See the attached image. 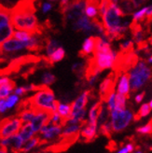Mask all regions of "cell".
Listing matches in <instances>:
<instances>
[{"label":"cell","instance_id":"cell-1","mask_svg":"<svg viewBox=\"0 0 152 153\" xmlns=\"http://www.w3.org/2000/svg\"><path fill=\"white\" fill-rule=\"evenodd\" d=\"M36 11L35 0H20L10 10V24L17 30L42 35L46 28L39 24Z\"/></svg>","mask_w":152,"mask_h":153},{"label":"cell","instance_id":"cell-2","mask_svg":"<svg viewBox=\"0 0 152 153\" xmlns=\"http://www.w3.org/2000/svg\"><path fill=\"white\" fill-rule=\"evenodd\" d=\"M28 106L35 110H44L50 113L57 111L59 101L55 99V95L48 85L41 84L40 89L27 99Z\"/></svg>","mask_w":152,"mask_h":153},{"label":"cell","instance_id":"cell-3","mask_svg":"<svg viewBox=\"0 0 152 153\" xmlns=\"http://www.w3.org/2000/svg\"><path fill=\"white\" fill-rule=\"evenodd\" d=\"M152 71L144 60H140L130 73V89L133 93L141 89L151 79Z\"/></svg>","mask_w":152,"mask_h":153},{"label":"cell","instance_id":"cell-4","mask_svg":"<svg viewBox=\"0 0 152 153\" xmlns=\"http://www.w3.org/2000/svg\"><path fill=\"white\" fill-rule=\"evenodd\" d=\"M139 62V56L137 53L134 51L126 52L121 51L117 53V56L114 61V64L112 65V69L118 76H122L124 73H127L129 70L137 65Z\"/></svg>","mask_w":152,"mask_h":153},{"label":"cell","instance_id":"cell-5","mask_svg":"<svg viewBox=\"0 0 152 153\" xmlns=\"http://www.w3.org/2000/svg\"><path fill=\"white\" fill-rule=\"evenodd\" d=\"M134 120V114L130 109L110 111V123L113 133H120L128 128Z\"/></svg>","mask_w":152,"mask_h":153},{"label":"cell","instance_id":"cell-6","mask_svg":"<svg viewBox=\"0 0 152 153\" xmlns=\"http://www.w3.org/2000/svg\"><path fill=\"white\" fill-rule=\"evenodd\" d=\"M39 62H43V56H36L33 54L20 56L16 59L10 61L9 65L6 68H4V69H1V71H2L3 76H9L13 73L19 72L22 68L25 65H31V64H36Z\"/></svg>","mask_w":152,"mask_h":153},{"label":"cell","instance_id":"cell-7","mask_svg":"<svg viewBox=\"0 0 152 153\" xmlns=\"http://www.w3.org/2000/svg\"><path fill=\"white\" fill-rule=\"evenodd\" d=\"M24 122L19 117L6 118L0 121V138L10 137L20 132Z\"/></svg>","mask_w":152,"mask_h":153},{"label":"cell","instance_id":"cell-8","mask_svg":"<svg viewBox=\"0 0 152 153\" xmlns=\"http://www.w3.org/2000/svg\"><path fill=\"white\" fill-rule=\"evenodd\" d=\"M85 14V0H71L66 10L63 14L64 24L67 22H76Z\"/></svg>","mask_w":152,"mask_h":153},{"label":"cell","instance_id":"cell-9","mask_svg":"<svg viewBox=\"0 0 152 153\" xmlns=\"http://www.w3.org/2000/svg\"><path fill=\"white\" fill-rule=\"evenodd\" d=\"M119 78L115 72L112 71L106 78L101 82L99 87V96L103 103H106L109 97L115 93L116 83Z\"/></svg>","mask_w":152,"mask_h":153},{"label":"cell","instance_id":"cell-10","mask_svg":"<svg viewBox=\"0 0 152 153\" xmlns=\"http://www.w3.org/2000/svg\"><path fill=\"white\" fill-rule=\"evenodd\" d=\"M62 131H63V126L62 125H56L52 123H48L44 125L40 132H39V137L40 140L45 141V142H50L57 139L58 137L62 135Z\"/></svg>","mask_w":152,"mask_h":153},{"label":"cell","instance_id":"cell-11","mask_svg":"<svg viewBox=\"0 0 152 153\" xmlns=\"http://www.w3.org/2000/svg\"><path fill=\"white\" fill-rule=\"evenodd\" d=\"M51 113L48 111H44V110H36V115L31 120V125L34 129L35 133L37 134H39L41 128L50 123V120Z\"/></svg>","mask_w":152,"mask_h":153},{"label":"cell","instance_id":"cell-12","mask_svg":"<svg viewBox=\"0 0 152 153\" xmlns=\"http://www.w3.org/2000/svg\"><path fill=\"white\" fill-rule=\"evenodd\" d=\"M73 28L75 31H77V32L83 31L85 33H90V32L99 33V30H98L96 25L93 24V21H90L89 18L85 16V14L73 22Z\"/></svg>","mask_w":152,"mask_h":153},{"label":"cell","instance_id":"cell-13","mask_svg":"<svg viewBox=\"0 0 152 153\" xmlns=\"http://www.w3.org/2000/svg\"><path fill=\"white\" fill-rule=\"evenodd\" d=\"M31 39V38H30ZM29 40H18V39H9L5 41L1 46H0V52L6 51V52H12L16 51L22 49H27L31 41Z\"/></svg>","mask_w":152,"mask_h":153},{"label":"cell","instance_id":"cell-14","mask_svg":"<svg viewBox=\"0 0 152 153\" xmlns=\"http://www.w3.org/2000/svg\"><path fill=\"white\" fill-rule=\"evenodd\" d=\"M90 94H92V91H90V90L83 91V93L71 104V105H72L71 116L76 113H78L79 111L86 108L87 104H88L89 99H90Z\"/></svg>","mask_w":152,"mask_h":153},{"label":"cell","instance_id":"cell-15","mask_svg":"<svg viewBox=\"0 0 152 153\" xmlns=\"http://www.w3.org/2000/svg\"><path fill=\"white\" fill-rule=\"evenodd\" d=\"M98 134V124L89 123L87 120L82 125L80 130V137H82L85 141H93Z\"/></svg>","mask_w":152,"mask_h":153},{"label":"cell","instance_id":"cell-16","mask_svg":"<svg viewBox=\"0 0 152 153\" xmlns=\"http://www.w3.org/2000/svg\"><path fill=\"white\" fill-rule=\"evenodd\" d=\"M83 124H65V125H64L62 135L61 136L65 139L77 138L80 134V130H81V127Z\"/></svg>","mask_w":152,"mask_h":153},{"label":"cell","instance_id":"cell-17","mask_svg":"<svg viewBox=\"0 0 152 153\" xmlns=\"http://www.w3.org/2000/svg\"><path fill=\"white\" fill-rule=\"evenodd\" d=\"M97 37L98 36H90L84 41L82 49L79 53V56L80 58H87L90 53L93 52L97 41Z\"/></svg>","mask_w":152,"mask_h":153},{"label":"cell","instance_id":"cell-18","mask_svg":"<svg viewBox=\"0 0 152 153\" xmlns=\"http://www.w3.org/2000/svg\"><path fill=\"white\" fill-rule=\"evenodd\" d=\"M100 7V0H85V13L90 19L98 17Z\"/></svg>","mask_w":152,"mask_h":153},{"label":"cell","instance_id":"cell-19","mask_svg":"<svg viewBox=\"0 0 152 153\" xmlns=\"http://www.w3.org/2000/svg\"><path fill=\"white\" fill-rule=\"evenodd\" d=\"M130 75L124 73L119 79L118 86V93L125 95L127 98H130Z\"/></svg>","mask_w":152,"mask_h":153},{"label":"cell","instance_id":"cell-20","mask_svg":"<svg viewBox=\"0 0 152 153\" xmlns=\"http://www.w3.org/2000/svg\"><path fill=\"white\" fill-rule=\"evenodd\" d=\"M102 105H103V102L101 100L93 105V106L89 110L87 122H89V123L98 124V119H99V115H100V112L102 109Z\"/></svg>","mask_w":152,"mask_h":153},{"label":"cell","instance_id":"cell-21","mask_svg":"<svg viewBox=\"0 0 152 153\" xmlns=\"http://www.w3.org/2000/svg\"><path fill=\"white\" fill-rule=\"evenodd\" d=\"M19 134L22 136V138L24 139V142L30 140L31 138H33L34 136H36V133L34 131V129L31 125L30 122H27V123H24L20 130Z\"/></svg>","mask_w":152,"mask_h":153},{"label":"cell","instance_id":"cell-22","mask_svg":"<svg viewBox=\"0 0 152 153\" xmlns=\"http://www.w3.org/2000/svg\"><path fill=\"white\" fill-rule=\"evenodd\" d=\"M117 5L120 7L125 15L131 14L137 9V7L134 3V0H119Z\"/></svg>","mask_w":152,"mask_h":153},{"label":"cell","instance_id":"cell-23","mask_svg":"<svg viewBox=\"0 0 152 153\" xmlns=\"http://www.w3.org/2000/svg\"><path fill=\"white\" fill-rule=\"evenodd\" d=\"M57 112L61 115L65 120V121L70 118L71 116V112H72V105L71 104H66V103H58V106H57Z\"/></svg>","mask_w":152,"mask_h":153},{"label":"cell","instance_id":"cell-24","mask_svg":"<svg viewBox=\"0 0 152 153\" xmlns=\"http://www.w3.org/2000/svg\"><path fill=\"white\" fill-rule=\"evenodd\" d=\"M13 36V26L11 24L0 27V46L5 41L9 40Z\"/></svg>","mask_w":152,"mask_h":153},{"label":"cell","instance_id":"cell-25","mask_svg":"<svg viewBox=\"0 0 152 153\" xmlns=\"http://www.w3.org/2000/svg\"><path fill=\"white\" fill-rule=\"evenodd\" d=\"M10 137H11V147H10L11 150L15 153L21 152L22 147H24V145L25 143L24 141V139L22 138V136L19 134V133L10 136Z\"/></svg>","mask_w":152,"mask_h":153},{"label":"cell","instance_id":"cell-26","mask_svg":"<svg viewBox=\"0 0 152 153\" xmlns=\"http://www.w3.org/2000/svg\"><path fill=\"white\" fill-rule=\"evenodd\" d=\"M15 86H16V83L11 79L9 83L0 86V99H6L10 95V94L15 90Z\"/></svg>","mask_w":152,"mask_h":153},{"label":"cell","instance_id":"cell-27","mask_svg":"<svg viewBox=\"0 0 152 153\" xmlns=\"http://www.w3.org/2000/svg\"><path fill=\"white\" fill-rule=\"evenodd\" d=\"M40 137L39 136H34L33 138L30 140L26 141L24 145V147L22 149V153H29L30 151H32L34 149H36L39 144L40 143Z\"/></svg>","mask_w":152,"mask_h":153},{"label":"cell","instance_id":"cell-28","mask_svg":"<svg viewBox=\"0 0 152 153\" xmlns=\"http://www.w3.org/2000/svg\"><path fill=\"white\" fill-rule=\"evenodd\" d=\"M65 50H64L62 47H59L54 52L51 53L50 55L48 56L50 65L52 66L54 63L60 62L61 60H63V59L65 58Z\"/></svg>","mask_w":152,"mask_h":153},{"label":"cell","instance_id":"cell-29","mask_svg":"<svg viewBox=\"0 0 152 153\" xmlns=\"http://www.w3.org/2000/svg\"><path fill=\"white\" fill-rule=\"evenodd\" d=\"M36 115V110L33 108H24L22 109L20 113H19V118L22 120V121L24 123H27V122H31V120H33V118Z\"/></svg>","mask_w":152,"mask_h":153},{"label":"cell","instance_id":"cell-30","mask_svg":"<svg viewBox=\"0 0 152 153\" xmlns=\"http://www.w3.org/2000/svg\"><path fill=\"white\" fill-rule=\"evenodd\" d=\"M127 97L119 93L116 94V102H115V108L116 110H124L126 109L127 105ZM113 109V110H114Z\"/></svg>","mask_w":152,"mask_h":153},{"label":"cell","instance_id":"cell-31","mask_svg":"<svg viewBox=\"0 0 152 153\" xmlns=\"http://www.w3.org/2000/svg\"><path fill=\"white\" fill-rule=\"evenodd\" d=\"M151 108H150V105L149 104H143L141 106H140V108L137 112V114L134 115V120H139L140 119L142 118H145L147 116H148V115L150 114L151 112Z\"/></svg>","mask_w":152,"mask_h":153},{"label":"cell","instance_id":"cell-32","mask_svg":"<svg viewBox=\"0 0 152 153\" xmlns=\"http://www.w3.org/2000/svg\"><path fill=\"white\" fill-rule=\"evenodd\" d=\"M110 119V110L108 108V105H102V109H101V112H100V115H99V119H98V124H104L105 122L109 121L108 120Z\"/></svg>","mask_w":152,"mask_h":153},{"label":"cell","instance_id":"cell-33","mask_svg":"<svg viewBox=\"0 0 152 153\" xmlns=\"http://www.w3.org/2000/svg\"><path fill=\"white\" fill-rule=\"evenodd\" d=\"M59 47H61V44L59 41H57L55 39L46 38V51H47L48 56L54 52Z\"/></svg>","mask_w":152,"mask_h":153},{"label":"cell","instance_id":"cell-34","mask_svg":"<svg viewBox=\"0 0 152 153\" xmlns=\"http://www.w3.org/2000/svg\"><path fill=\"white\" fill-rule=\"evenodd\" d=\"M85 67L86 65L83 63H77L73 65L72 66V71L77 75V76H79V79H84V74H85Z\"/></svg>","mask_w":152,"mask_h":153},{"label":"cell","instance_id":"cell-35","mask_svg":"<svg viewBox=\"0 0 152 153\" xmlns=\"http://www.w3.org/2000/svg\"><path fill=\"white\" fill-rule=\"evenodd\" d=\"M136 133L140 135H148L152 134V120L148 121L146 125L140 126L136 129Z\"/></svg>","mask_w":152,"mask_h":153},{"label":"cell","instance_id":"cell-36","mask_svg":"<svg viewBox=\"0 0 152 153\" xmlns=\"http://www.w3.org/2000/svg\"><path fill=\"white\" fill-rule=\"evenodd\" d=\"M33 36L32 33H30V32H27V31H21V30H19V31L17 32H14L13 33V37L15 38V39H18V40H29L30 38H31Z\"/></svg>","mask_w":152,"mask_h":153},{"label":"cell","instance_id":"cell-37","mask_svg":"<svg viewBox=\"0 0 152 153\" xmlns=\"http://www.w3.org/2000/svg\"><path fill=\"white\" fill-rule=\"evenodd\" d=\"M19 102H20L19 95L15 94H10V95H9L6 98V104H7V108H9V109L14 108V106L16 105Z\"/></svg>","mask_w":152,"mask_h":153},{"label":"cell","instance_id":"cell-38","mask_svg":"<svg viewBox=\"0 0 152 153\" xmlns=\"http://www.w3.org/2000/svg\"><path fill=\"white\" fill-rule=\"evenodd\" d=\"M152 24V5L147 7L146 11V17L143 22V25L148 29H150V25Z\"/></svg>","mask_w":152,"mask_h":153},{"label":"cell","instance_id":"cell-39","mask_svg":"<svg viewBox=\"0 0 152 153\" xmlns=\"http://www.w3.org/2000/svg\"><path fill=\"white\" fill-rule=\"evenodd\" d=\"M146 11H147V7H144V9H142L141 10L135 12L133 14V22L143 24V22H144L145 17H146Z\"/></svg>","mask_w":152,"mask_h":153},{"label":"cell","instance_id":"cell-40","mask_svg":"<svg viewBox=\"0 0 152 153\" xmlns=\"http://www.w3.org/2000/svg\"><path fill=\"white\" fill-rule=\"evenodd\" d=\"M55 81H56L55 76L50 72L44 73V75L42 76V84H45V85H50V84L54 83Z\"/></svg>","mask_w":152,"mask_h":153},{"label":"cell","instance_id":"cell-41","mask_svg":"<svg viewBox=\"0 0 152 153\" xmlns=\"http://www.w3.org/2000/svg\"><path fill=\"white\" fill-rule=\"evenodd\" d=\"M10 24V12L0 11V27Z\"/></svg>","mask_w":152,"mask_h":153},{"label":"cell","instance_id":"cell-42","mask_svg":"<svg viewBox=\"0 0 152 153\" xmlns=\"http://www.w3.org/2000/svg\"><path fill=\"white\" fill-rule=\"evenodd\" d=\"M119 49L121 51H126V52H132L134 51V46H133V41L128 40L122 44L119 45Z\"/></svg>","mask_w":152,"mask_h":153},{"label":"cell","instance_id":"cell-43","mask_svg":"<svg viewBox=\"0 0 152 153\" xmlns=\"http://www.w3.org/2000/svg\"><path fill=\"white\" fill-rule=\"evenodd\" d=\"M135 150V145L133 143H127L123 147H121L116 153H132Z\"/></svg>","mask_w":152,"mask_h":153},{"label":"cell","instance_id":"cell-44","mask_svg":"<svg viewBox=\"0 0 152 153\" xmlns=\"http://www.w3.org/2000/svg\"><path fill=\"white\" fill-rule=\"evenodd\" d=\"M100 131L103 134L106 135V136H109L110 134L113 132L112 130V126H111V123H110V120L105 122V123L100 125Z\"/></svg>","mask_w":152,"mask_h":153},{"label":"cell","instance_id":"cell-45","mask_svg":"<svg viewBox=\"0 0 152 153\" xmlns=\"http://www.w3.org/2000/svg\"><path fill=\"white\" fill-rule=\"evenodd\" d=\"M0 147L9 149L11 147V137H4L0 138Z\"/></svg>","mask_w":152,"mask_h":153},{"label":"cell","instance_id":"cell-46","mask_svg":"<svg viewBox=\"0 0 152 153\" xmlns=\"http://www.w3.org/2000/svg\"><path fill=\"white\" fill-rule=\"evenodd\" d=\"M7 106L6 104V99H0V114H3L7 111Z\"/></svg>","mask_w":152,"mask_h":153},{"label":"cell","instance_id":"cell-47","mask_svg":"<svg viewBox=\"0 0 152 153\" xmlns=\"http://www.w3.org/2000/svg\"><path fill=\"white\" fill-rule=\"evenodd\" d=\"M145 95H146V93H145V91H142V93L138 94L137 95H135V97H134L135 103H137V104L141 103V102L143 101L144 97H145Z\"/></svg>","mask_w":152,"mask_h":153},{"label":"cell","instance_id":"cell-48","mask_svg":"<svg viewBox=\"0 0 152 153\" xmlns=\"http://www.w3.org/2000/svg\"><path fill=\"white\" fill-rule=\"evenodd\" d=\"M51 7H52L51 4H50V3H44L43 6H42V10H43L44 13H46V12H48V11H50L51 10Z\"/></svg>","mask_w":152,"mask_h":153},{"label":"cell","instance_id":"cell-49","mask_svg":"<svg viewBox=\"0 0 152 153\" xmlns=\"http://www.w3.org/2000/svg\"><path fill=\"white\" fill-rule=\"evenodd\" d=\"M10 81V79L7 78V76H4V78H1V79H0V86L4 85V84L9 83Z\"/></svg>","mask_w":152,"mask_h":153},{"label":"cell","instance_id":"cell-50","mask_svg":"<svg viewBox=\"0 0 152 153\" xmlns=\"http://www.w3.org/2000/svg\"><path fill=\"white\" fill-rule=\"evenodd\" d=\"M147 1H148V0H134V3L136 5V7H137V9L139 7H141L144 3H146Z\"/></svg>","mask_w":152,"mask_h":153},{"label":"cell","instance_id":"cell-51","mask_svg":"<svg viewBox=\"0 0 152 153\" xmlns=\"http://www.w3.org/2000/svg\"><path fill=\"white\" fill-rule=\"evenodd\" d=\"M0 153H9V150H7V149L0 147Z\"/></svg>","mask_w":152,"mask_h":153},{"label":"cell","instance_id":"cell-52","mask_svg":"<svg viewBox=\"0 0 152 153\" xmlns=\"http://www.w3.org/2000/svg\"><path fill=\"white\" fill-rule=\"evenodd\" d=\"M132 153H144V151H142V150H140V149H137V150L133 151Z\"/></svg>","mask_w":152,"mask_h":153},{"label":"cell","instance_id":"cell-53","mask_svg":"<svg viewBox=\"0 0 152 153\" xmlns=\"http://www.w3.org/2000/svg\"><path fill=\"white\" fill-rule=\"evenodd\" d=\"M148 63H150V64H152V54L148 57Z\"/></svg>","mask_w":152,"mask_h":153},{"label":"cell","instance_id":"cell-54","mask_svg":"<svg viewBox=\"0 0 152 153\" xmlns=\"http://www.w3.org/2000/svg\"><path fill=\"white\" fill-rule=\"evenodd\" d=\"M148 43H149L150 45H152V35L150 36V37L148 38Z\"/></svg>","mask_w":152,"mask_h":153},{"label":"cell","instance_id":"cell-55","mask_svg":"<svg viewBox=\"0 0 152 153\" xmlns=\"http://www.w3.org/2000/svg\"><path fill=\"white\" fill-rule=\"evenodd\" d=\"M148 104H149V105H150V108H151V109H152V100H151V101H150V102H149Z\"/></svg>","mask_w":152,"mask_h":153},{"label":"cell","instance_id":"cell-56","mask_svg":"<svg viewBox=\"0 0 152 153\" xmlns=\"http://www.w3.org/2000/svg\"><path fill=\"white\" fill-rule=\"evenodd\" d=\"M51 1H53V0H51Z\"/></svg>","mask_w":152,"mask_h":153}]
</instances>
